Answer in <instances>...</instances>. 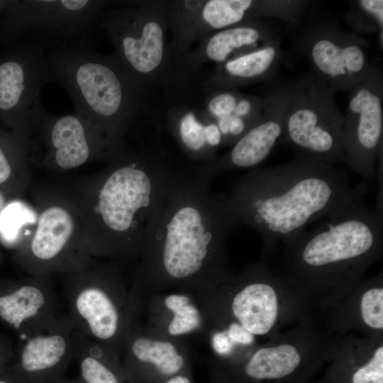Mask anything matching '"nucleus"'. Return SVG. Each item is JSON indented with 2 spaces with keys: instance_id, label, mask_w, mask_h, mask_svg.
<instances>
[{
  "instance_id": "1",
  "label": "nucleus",
  "mask_w": 383,
  "mask_h": 383,
  "mask_svg": "<svg viewBox=\"0 0 383 383\" xmlns=\"http://www.w3.org/2000/svg\"><path fill=\"white\" fill-rule=\"evenodd\" d=\"M211 184L194 167L175 170L148 221L129 289L143 304L167 290H209L233 274L226 243L239 223Z\"/></svg>"
},
{
  "instance_id": "2",
  "label": "nucleus",
  "mask_w": 383,
  "mask_h": 383,
  "mask_svg": "<svg viewBox=\"0 0 383 383\" xmlns=\"http://www.w3.org/2000/svg\"><path fill=\"white\" fill-rule=\"evenodd\" d=\"M367 192V184L352 187L336 166L296 155L277 167L251 170L227 196L239 225L259 233L267 256L309 224L365 199Z\"/></svg>"
},
{
  "instance_id": "3",
  "label": "nucleus",
  "mask_w": 383,
  "mask_h": 383,
  "mask_svg": "<svg viewBox=\"0 0 383 383\" xmlns=\"http://www.w3.org/2000/svg\"><path fill=\"white\" fill-rule=\"evenodd\" d=\"M62 186L77 207L94 257L138 260L148 221L176 169L162 154L124 150Z\"/></svg>"
},
{
  "instance_id": "4",
  "label": "nucleus",
  "mask_w": 383,
  "mask_h": 383,
  "mask_svg": "<svg viewBox=\"0 0 383 383\" xmlns=\"http://www.w3.org/2000/svg\"><path fill=\"white\" fill-rule=\"evenodd\" d=\"M382 244L383 211L363 199L284 245L280 274L313 305L329 309L364 280Z\"/></svg>"
},
{
  "instance_id": "5",
  "label": "nucleus",
  "mask_w": 383,
  "mask_h": 383,
  "mask_svg": "<svg viewBox=\"0 0 383 383\" xmlns=\"http://www.w3.org/2000/svg\"><path fill=\"white\" fill-rule=\"evenodd\" d=\"M46 52L52 81L67 91L106 162L127 150L126 137L145 107L147 94L113 54L101 55L89 43Z\"/></svg>"
},
{
  "instance_id": "6",
  "label": "nucleus",
  "mask_w": 383,
  "mask_h": 383,
  "mask_svg": "<svg viewBox=\"0 0 383 383\" xmlns=\"http://www.w3.org/2000/svg\"><path fill=\"white\" fill-rule=\"evenodd\" d=\"M208 333L235 323L268 340L313 315L314 305L280 273L258 262L216 287L192 292ZM208 334V333H207Z\"/></svg>"
},
{
  "instance_id": "7",
  "label": "nucleus",
  "mask_w": 383,
  "mask_h": 383,
  "mask_svg": "<svg viewBox=\"0 0 383 383\" xmlns=\"http://www.w3.org/2000/svg\"><path fill=\"white\" fill-rule=\"evenodd\" d=\"M169 1H130L104 9L96 20L110 39L113 55L146 93L162 89L169 95L187 91L167 40Z\"/></svg>"
},
{
  "instance_id": "8",
  "label": "nucleus",
  "mask_w": 383,
  "mask_h": 383,
  "mask_svg": "<svg viewBox=\"0 0 383 383\" xmlns=\"http://www.w3.org/2000/svg\"><path fill=\"white\" fill-rule=\"evenodd\" d=\"M64 296L74 328L109 348L118 356L139 323L143 303L127 288L113 261L95 262L82 271L65 274Z\"/></svg>"
},
{
  "instance_id": "9",
  "label": "nucleus",
  "mask_w": 383,
  "mask_h": 383,
  "mask_svg": "<svg viewBox=\"0 0 383 383\" xmlns=\"http://www.w3.org/2000/svg\"><path fill=\"white\" fill-rule=\"evenodd\" d=\"M37 213L35 228L13 252V260L29 275L72 274L92 265L80 213L62 186L30 189Z\"/></svg>"
},
{
  "instance_id": "10",
  "label": "nucleus",
  "mask_w": 383,
  "mask_h": 383,
  "mask_svg": "<svg viewBox=\"0 0 383 383\" xmlns=\"http://www.w3.org/2000/svg\"><path fill=\"white\" fill-rule=\"evenodd\" d=\"M337 335L313 314L238 357L220 362L231 383H309L328 362Z\"/></svg>"
},
{
  "instance_id": "11",
  "label": "nucleus",
  "mask_w": 383,
  "mask_h": 383,
  "mask_svg": "<svg viewBox=\"0 0 383 383\" xmlns=\"http://www.w3.org/2000/svg\"><path fill=\"white\" fill-rule=\"evenodd\" d=\"M290 82L280 143L292 148L296 156L332 166L345 163L343 117L335 92L313 72Z\"/></svg>"
},
{
  "instance_id": "12",
  "label": "nucleus",
  "mask_w": 383,
  "mask_h": 383,
  "mask_svg": "<svg viewBox=\"0 0 383 383\" xmlns=\"http://www.w3.org/2000/svg\"><path fill=\"white\" fill-rule=\"evenodd\" d=\"M289 26L293 51L335 92L350 91L379 68L367 56L366 40L328 16L307 11L300 22Z\"/></svg>"
},
{
  "instance_id": "13",
  "label": "nucleus",
  "mask_w": 383,
  "mask_h": 383,
  "mask_svg": "<svg viewBox=\"0 0 383 383\" xmlns=\"http://www.w3.org/2000/svg\"><path fill=\"white\" fill-rule=\"evenodd\" d=\"M52 82L47 52L36 38L0 62V111L11 113L13 133L30 139L46 112L41 91Z\"/></svg>"
},
{
  "instance_id": "14",
  "label": "nucleus",
  "mask_w": 383,
  "mask_h": 383,
  "mask_svg": "<svg viewBox=\"0 0 383 383\" xmlns=\"http://www.w3.org/2000/svg\"><path fill=\"white\" fill-rule=\"evenodd\" d=\"M107 1L99 0H28L13 13L18 37L36 38L45 50L87 43Z\"/></svg>"
},
{
  "instance_id": "15",
  "label": "nucleus",
  "mask_w": 383,
  "mask_h": 383,
  "mask_svg": "<svg viewBox=\"0 0 383 383\" xmlns=\"http://www.w3.org/2000/svg\"><path fill=\"white\" fill-rule=\"evenodd\" d=\"M343 117L347 165L368 184L375 178L382 154L383 73L379 67L349 91Z\"/></svg>"
},
{
  "instance_id": "16",
  "label": "nucleus",
  "mask_w": 383,
  "mask_h": 383,
  "mask_svg": "<svg viewBox=\"0 0 383 383\" xmlns=\"http://www.w3.org/2000/svg\"><path fill=\"white\" fill-rule=\"evenodd\" d=\"M290 93V82L279 77L267 83L262 94L264 111L261 118L227 152L200 163L194 167L196 171L213 182L226 172L256 168L281 141Z\"/></svg>"
},
{
  "instance_id": "17",
  "label": "nucleus",
  "mask_w": 383,
  "mask_h": 383,
  "mask_svg": "<svg viewBox=\"0 0 383 383\" xmlns=\"http://www.w3.org/2000/svg\"><path fill=\"white\" fill-rule=\"evenodd\" d=\"M34 166L52 172L77 169L106 160L99 145L76 113L51 114L46 111L30 138Z\"/></svg>"
},
{
  "instance_id": "18",
  "label": "nucleus",
  "mask_w": 383,
  "mask_h": 383,
  "mask_svg": "<svg viewBox=\"0 0 383 383\" xmlns=\"http://www.w3.org/2000/svg\"><path fill=\"white\" fill-rule=\"evenodd\" d=\"M58 309L50 275L0 279V323L20 340L48 328L59 316Z\"/></svg>"
},
{
  "instance_id": "19",
  "label": "nucleus",
  "mask_w": 383,
  "mask_h": 383,
  "mask_svg": "<svg viewBox=\"0 0 383 383\" xmlns=\"http://www.w3.org/2000/svg\"><path fill=\"white\" fill-rule=\"evenodd\" d=\"M304 11L301 0H204L187 30L183 52L211 33L246 21L273 18L296 23Z\"/></svg>"
},
{
  "instance_id": "20",
  "label": "nucleus",
  "mask_w": 383,
  "mask_h": 383,
  "mask_svg": "<svg viewBox=\"0 0 383 383\" xmlns=\"http://www.w3.org/2000/svg\"><path fill=\"white\" fill-rule=\"evenodd\" d=\"M68 315L58 316L46 330L21 340L10 365L20 383H47L64 375L72 361V335Z\"/></svg>"
},
{
  "instance_id": "21",
  "label": "nucleus",
  "mask_w": 383,
  "mask_h": 383,
  "mask_svg": "<svg viewBox=\"0 0 383 383\" xmlns=\"http://www.w3.org/2000/svg\"><path fill=\"white\" fill-rule=\"evenodd\" d=\"M280 44L277 32L265 21H249L203 38L194 50L180 57L179 65L186 74L196 79L199 68L206 63L218 65L258 48Z\"/></svg>"
},
{
  "instance_id": "22",
  "label": "nucleus",
  "mask_w": 383,
  "mask_h": 383,
  "mask_svg": "<svg viewBox=\"0 0 383 383\" xmlns=\"http://www.w3.org/2000/svg\"><path fill=\"white\" fill-rule=\"evenodd\" d=\"M189 352L186 339L156 335L138 324L126 343L124 375L133 382L150 375L168 379L186 369Z\"/></svg>"
},
{
  "instance_id": "23",
  "label": "nucleus",
  "mask_w": 383,
  "mask_h": 383,
  "mask_svg": "<svg viewBox=\"0 0 383 383\" xmlns=\"http://www.w3.org/2000/svg\"><path fill=\"white\" fill-rule=\"evenodd\" d=\"M319 383H383V338L338 335Z\"/></svg>"
},
{
  "instance_id": "24",
  "label": "nucleus",
  "mask_w": 383,
  "mask_h": 383,
  "mask_svg": "<svg viewBox=\"0 0 383 383\" xmlns=\"http://www.w3.org/2000/svg\"><path fill=\"white\" fill-rule=\"evenodd\" d=\"M330 309L327 324L335 333L344 335L356 331L364 335L382 337V274L364 279Z\"/></svg>"
},
{
  "instance_id": "25",
  "label": "nucleus",
  "mask_w": 383,
  "mask_h": 383,
  "mask_svg": "<svg viewBox=\"0 0 383 383\" xmlns=\"http://www.w3.org/2000/svg\"><path fill=\"white\" fill-rule=\"evenodd\" d=\"M150 333L168 338H184L192 334L206 335L208 330L192 292L157 294L146 300Z\"/></svg>"
},
{
  "instance_id": "26",
  "label": "nucleus",
  "mask_w": 383,
  "mask_h": 383,
  "mask_svg": "<svg viewBox=\"0 0 383 383\" xmlns=\"http://www.w3.org/2000/svg\"><path fill=\"white\" fill-rule=\"evenodd\" d=\"M284 58L280 45H267L235 57L215 67L204 82L205 93L272 82Z\"/></svg>"
},
{
  "instance_id": "27",
  "label": "nucleus",
  "mask_w": 383,
  "mask_h": 383,
  "mask_svg": "<svg viewBox=\"0 0 383 383\" xmlns=\"http://www.w3.org/2000/svg\"><path fill=\"white\" fill-rule=\"evenodd\" d=\"M210 118L204 109L184 104L174 105L166 112L168 129L182 152L192 160L204 163L216 156L206 138V124Z\"/></svg>"
},
{
  "instance_id": "28",
  "label": "nucleus",
  "mask_w": 383,
  "mask_h": 383,
  "mask_svg": "<svg viewBox=\"0 0 383 383\" xmlns=\"http://www.w3.org/2000/svg\"><path fill=\"white\" fill-rule=\"evenodd\" d=\"M72 360L85 383H123L124 373L118 356L109 348L82 333L72 335Z\"/></svg>"
},
{
  "instance_id": "29",
  "label": "nucleus",
  "mask_w": 383,
  "mask_h": 383,
  "mask_svg": "<svg viewBox=\"0 0 383 383\" xmlns=\"http://www.w3.org/2000/svg\"><path fill=\"white\" fill-rule=\"evenodd\" d=\"M33 166L30 139L15 133L0 134V189L21 196L31 186Z\"/></svg>"
},
{
  "instance_id": "30",
  "label": "nucleus",
  "mask_w": 383,
  "mask_h": 383,
  "mask_svg": "<svg viewBox=\"0 0 383 383\" xmlns=\"http://www.w3.org/2000/svg\"><path fill=\"white\" fill-rule=\"evenodd\" d=\"M37 213L33 204L21 196L11 198L0 215V246L13 252L33 231Z\"/></svg>"
},
{
  "instance_id": "31",
  "label": "nucleus",
  "mask_w": 383,
  "mask_h": 383,
  "mask_svg": "<svg viewBox=\"0 0 383 383\" xmlns=\"http://www.w3.org/2000/svg\"><path fill=\"white\" fill-rule=\"evenodd\" d=\"M345 21L360 35L383 32V1H351Z\"/></svg>"
},
{
  "instance_id": "32",
  "label": "nucleus",
  "mask_w": 383,
  "mask_h": 383,
  "mask_svg": "<svg viewBox=\"0 0 383 383\" xmlns=\"http://www.w3.org/2000/svg\"><path fill=\"white\" fill-rule=\"evenodd\" d=\"M206 94L204 110L216 121L233 115L242 93L235 89H219Z\"/></svg>"
},
{
  "instance_id": "33",
  "label": "nucleus",
  "mask_w": 383,
  "mask_h": 383,
  "mask_svg": "<svg viewBox=\"0 0 383 383\" xmlns=\"http://www.w3.org/2000/svg\"><path fill=\"white\" fill-rule=\"evenodd\" d=\"M15 350L12 341L0 333V372L11 364Z\"/></svg>"
},
{
  "instance_id": "34",
  "label": "nucleus",
  "mask_w": 383,
  "mask_h": 383,
  "mask_svg": "<svg viewBox=\"0 0 383 383\" xmlns=\"http://www.w3.org/2000/svg\"><path fill=\"white\" fill-rule=\"evenodd\" d=\"M0 383H20L10 365L0 372Z\"/></svg>"
},
{
  "instance_id": "35",
  "label": "nucleus",
  "mask_w": 383,
  "mask_h": 383,
  "mask_svg": "<svg viewBox=\"0 0 383 383\" xmlns=\"http://www.w3.org/2000/svg\"><path fill=\"white\" fill-rule=\"evenodd\" d=\"M15 196H12L11 194H8L7 192L0 189V215L4 210V207L9 202V201ZM3 261V255L1 251V246H0V265Z\"/></svg>"
},
{
  "instance_id": "36",
  "label": "nucleus",
  "mask_w": 383,
  "mask_h": 383,
  "mask_svg": "<svg viewBox=\"0 0 383 383\" xmlns=\"http://www.w3.org/2000/svg\"><path fill=\"white\" fill-rule=\"evenodd\" d=\"M164 383H191V382L186 375L179 374L169 378Z\"/></svg>"
},
{
  "instance_id": "37",
  "label": "nucleus",
  "mask_w": 383,
  "mask_h": 383,
  "mask_svg": "<svg viewBox=\"0 0 383 383\" xmlns=\"http://www.w3.org/2000/svg\"><path fill=\"white\" fill-rule=\"evenodd\" d=\"M47 383H85L82 379H74L66 377L65 375L59 377Z\"/></svg>"
},
{
  "instance_id": "38",
  "label": "nucleus",
  "mask_w": 383,
  "mask_h": 383,
  "mask_svg": "<svg viewBox=\"0 0 383 383\" xmlns=\"http://www.w3.org/2000/svg\"><path fill=\"white\" fill-rule=\"evenodd\" d=\"M316 383H319L318 382H316Z\"/></svg>"
}]
</instances>
